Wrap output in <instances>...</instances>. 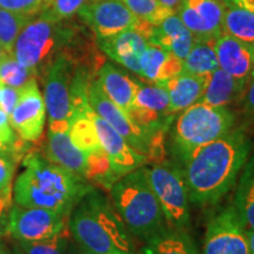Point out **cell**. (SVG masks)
Segmentation results:
<instances>
[{
	"label": "cell",
	"mask_w": 254,
	"mask_h": 254,
	"mask_svg": "<svg viewBox=\"0 0 254 254\" xmlns=\"http://www.w3.org/2000/svg\"><path fill=\"white\" fill-rule=\"evenodd\" d=\"M44 153V157L50 161L85 179L87 155L73 144L68 132H53L49 129Z\"/></svg>",
	"instance_id": "obj_21"
},
{
	"label": "cell",
	"mask_w": 254,
	"mask_h": 254,
	"mask_svg": "<svg viewBox=\"0 0 254 254\" xmlns=\"http://www.w3.org/2000/svg\"><path fill=\"white\" fill-rule=\"evenodd\" d=\"M247 84L219 67L208 75L205 92L199 101L211 106L227 107L243 100Z\"/></svg>",
	"instance_id": "obj_23"
},
{
	"label": "cell",
	"mask_w": 254,
	"mask_h": 254,
	"mask_svg": "<svg viewBox=\"0 0 254 254\" xmlns=\"http://www.w3.org/2000/svg\"><path fill=\"white\" fill-rule=\"evenodd\" d=\"M92 114H93V110H91L86 114L74 117L68 129L69 138L73 144L86 155L103 150L93 119H92Z\"/></svg>",
	"instance_id": "obj_29"
},
{
	"label": "cell",
	"mask_w": 254,
	"mask_h": 254,
	"mask_svg": "<svg viewBox=\"0 0 254 254\" xmlns=\"http://www.w3.org/2000/svg\"><path fill=\"white\" fill-rule=\"evenodd\" d=\"M84 38V30L71 19L57 20L38 14L19 34L11 55L36 73L37 80H41L49 66L60 55L84 60L80 57Z\"/></svg>",
	"instance_id": "obj_4"
},
{
	"label": "cell",
	"mask_w": 254,
	"mask_h": 254,
	"mask_svg": "<svg viewBox=\"0 0 254 254\" xmlns=\"http://www.w3.org/2000/svg\"><path fill=\"white\" fill-rule=\"evenodd\" d=\"M182 71L183 60L152 44H148L140 58V77L150 82H165Z\"/></svg>",
	"instance_id": "obj_25"
},
{
	"label": "cell",
	"mask_w": 254,
	"mask_h": 254,
	"mask_svg": "<svg viewBox=\"0 0 254 254\" xmlns=\"http://www.w3.org/2000/svg\"><path fill=\"white\" fill-rule=\"evenodd\" d=\"M20 160H23V157L12 145L0 151V192L12 189V180Z\"/></svg>",
	"instance_id": "obj_35"
},
{
	"label": "cell",
	"mask_w": 254,
	"mask_h": 254,
	"mask_svg": "<svg viewBox=\"0 0 254 254\" xmlns=\"http://www.w3.org/2000/svg\"><path fill=\"white\" fill-rule=\"evenodd\" d=\"M110 194L114 209L131 236L145 240L166 225L146 167L120 177L111 186Z\"/></svg>",
	"instance_id": "obj_5"
},
{
	"label": "cell",
	"mask_w": 254,
	"mask_h": 254,
	"mask_svg": "<svg viewBox=\"0 0 254 254\" xmlns=\"http://www.w3.org/2000/svg\"><path fill=\"white\" fill-rule=\"evenodd\" d=\"M123 1L136 18L151 25H159L167 17L174 14L173 11L165 7L159 0H123Z\"/></svg>",
	"instance_id": "obj_32"
},
{
	"label": "cell",
	"mask_w": 254,
	"mask_h": 254,
	"mask_svg": "<svg viewBox=\"0 0 254 254\" xmlns=\"http://www.w3.org/2000/svg\"><path fill=\"white\" fill-rule=\"evenodd\" d=\"M98 138L105 153L110 159L113 171L119 177L132 172L136 168L144 166L147 157L136 152L122 134H119L113 127L94 113L92 114Z\"/></svg>",
	"instance_id": "obj_17"
},
{
	"label": "cell",
	"mask_w": 254,
	"mask_h": 254,
	"mask_svg": "<svg viewBox=\"0 0 254 254\" xmlns=\"http://www.w3.org/2000/svg\"><path fill=\"white\" fill-rule=\"evenodd\" d=\"M225 1L254 13V0H225Z\"/></svg>",
	"instance_id": "obj_41"
},
{
	"label": "cell",
	"mask_w": 254,
	"mask_h": 254,
	"mask_svg": "<svg viewBox=\"0 0 254 254\" xmlns=\"http://www.w3.org/2000/svg\"><path fill=\"white\" fill-rule=\"evenodd\" d=\"M0 79L6 86L21 88L31 80L37 79V74L21 65L12 55H6L0 59Z\"/></svg>",
	"instance_id": "obj_31"
},
{
	"label": "cell",
	"mask_w": 254,
	"mask_h": 254,
	"mask_svg": "<svg viewBox=\"0 0 254 254\" xmlns=\"http://www.w3.org/2000/svg\"><path fill=\"white\" fill-rule=\"evenodd\" d=\"M146 171L167 225L179 228L189 226L190 201L179 166L174 163H159L146 167Z\"/></svg>",
	"instance_id": "obj_8"
},
{
	"label": "cell",
	"mask_w": 254,
	"mask_h": 254,
	"mask_svg": "<svg viewBox=\"0 0 254 254\" xmlns=\"http://www.w3.org/2000/svg\"><path fill=\"white\" fill-rule=\"evenodd\" d=\"M95 79L109 99L128 116L138 91L139 81H135L111 63L101 65L97 71Z\"/></svg>",
	"instance_id": "obj_20"
},
{
	"label": "cell",
	"mask_w": 254,
	"mask_h": 254,
	"mask_svg": "<svg viewBox=\"0 0 254 254\" xmlns=\"http://www.w3.org/2000/svg\"><path fill=\"white\" fill-rule=\"evenodd\" d=\"M68 243L69 238L65 231L59 236L50 239L31 241V243L17 241L15 245L24 254H66Z\"/></svg>",
	"instance_id": "obj_33"
},
{
	"label": "cell",
	"mask_w": 254,
	"mask_h": 254,
	"mask_svg": "<svg viewBox=\"0 0 254 254\" xmlns=\"http://www.w3.org/2000/svg\"><path fill=\"white\" fill-rule=\"evenodd\" d=\"M254 77V49H253V71H252V75H251V78Z\"/></svg>",
	"instance_id": "obj_51"
},
{
	"label": "cell",
	"mask_w": 254,
	"mask_h": 254,
	"mask_svg": "<svg viewBox=\"0 0 254 254\" xmlns=\"http://www.w3.org/2000/svg\"><path fill=\"white\" fill-rule=\"evenodd\" d=\"M81 252H82V254H100V253H93V252H88V251H85V250H82V249H81Z\"/></svg>",
	"instance_id": "obj_49"
},
{
	"label": "cell",
	"mask_w": 254,
	"mask_h": 254,
	"mask_svg": "<svg viewBox=\"0 0 254 254\" xmlns=\"http://www.w3.org/2000/svg\"><path fill=\"white\" fill-rule=\"evenodd\" d=\"M236 114L228 107L198 103L182 111L171 128L170 152L173 163L182 166L193 152L217 140L234 128Z\"/></svg>",
	"instance_id": "obj_6"
},
{
	"label": "cell",
	"mask_w": 254,
	"mask_h": 254,
	"mask_svg": "<svg viewBox=\"0 0 254 254\" xmlns=\"http://www.w3.org/2000/svg\"><path fill=\"white\" fill-rule=\"evenodd\" d=\"M13 251H14V253H15V254H24L23 252H21L20 250H19V247H18L17 245H15V244L13 245Z\"/></svg>",
	"instance_id": "obj_47"
},
{
	"label": "cell",
	"mask_w": 254,
	"mask_h": 254,
	"mask_svg": "<svg viewBox=\"0 0 254 254\" xmlns=\"http://www.w3.org/2000/svg\"><path fill=\"white\" fill-rule=\"evenodd\" d=\"M6 55H8V53H6V51L2 49L1 44H0V59H2Z\"/></svg>",
	"instance_id": "obj_46"
},
{
	"label": "cell",
	"mask_w": 254,
	"mask_h": 254,
	"mask_svg": "<svg viewBox=\"0 0 254 254\" xmlns=\"http://www.w3.org/2000/svg\"><path fill=\"white\" fill-rule=\"evenodd\" d=\"M207 81L208 75L201 77L182 71L179 74L163 82L168 92L171 112L178 114L198 103L204 94Z\"/></svg>",
	"instance_id": "obj_22"
},
{
	"label": "cell",
	"mask_w": 254,
	"mask_h": 254,
	"mask_svg": "<svg viewBox=\"0 0 254 254\" xmlns=\"http://www.w3.org/2000/svg\"><path fill=\"white\" fill-rule=\"evenodd\" d=\"M243 106L246 114L254 119V77L250 79L243 98Z\"/></svg>",
	"instance_id": "obj_40"
},
{
	"label": "cell",
	"mask_w": 254,
	"mask_h": 254,
	"mask_svg": "<svg viewBox=\"0 0 254 254\" xmlns=\"http://www.w3.org/2000/svg\"><path fill=\"white\" fill-rule=\"evenodd\" d=\"M159 1H160L165 7H167L168 9H171V11H173L174 13H177L178 8H179L183 0H159Z\"/></svg>",
	"instance_id": "obj_42"
},
{
	"label": "cell",
	"mask_w": 254,
	"mask_h": 254,
	"mask_svg": "<svg viewBox=\"0 0 254 254\" xmlns=\"http://www.w3.org/2000/svg\"><path fill=\"white\" fill-rule=\"evenodd\" d=\"M77 15L90 28L95 39H104L119 32L136 28L141 23L123 0H92L79 9Z\"/></svg>",
	"instance_id": "obj_11"
},
{
	"label": "cell",
	"mask_w": 254,
	"mask_h": 254,
	"mask_svg": "<svg viewBox=\"0 0 254 254\" xmlns=\"http://www.w3.org/2000/svg\"><path fill=\"white\" fill-rule=\"evenodd\" d=\"M36 15H27L0 8V44L6 53L11 55L15 40Z\"/></svg>",
	"instance_id": "obj_30"
},
{
	"label": "cell",
	"mask_w": 254,
	"mask_h": 254,
	"mask_svg": "<svg viewBox=\"0 0 254 254\" xmlns=\"http://www.w3.org/2000/svg\"><path fill=\"white\" fill-rule=\"evenodd\" d=\"M214 41H195L189 55L183 60V72L206 77L219 68Z\"/></svg>",
	"instance_id": "obj_28"
},
{
	"label": "cell",
	"mask_w": 254,
	"mask_h": 254,
	"mask_svg": "<svg viewBox=\"0 0 254 254\" xmlns=\"http://www.w3.org/2000/svg\"><path fill=\"white\" fill-rule=\"evenodd\" d=\"M4 86H5V84L2 82L1 79H0V95H1V92H2V90H4Z\"/></svg>",
	"instance_id": "obj_48"
},
{
	"label": "cell",
	"mask_w": 254,
	"mask_h": 254,
	"mask_svg": "<svg viewBox=\"0 0 254 254\" xmlns=\"http://www.w3.org/2000/svg\"><path fill=\"white\" fill-rule=\"evenodd\" d=\"M142 254H199L194 241L184 228L165 225L145 239Z\"/></svg>",
	"instance_id": "obj_24"
},
{
	"label": "cell",
	"mask_w": 254,
	"mask_h": 254,
	"mask_svg": "<svg viewBox=\"0 0 254 254\" xmlns=\"http://www.w3.org/2000/svg\"><path fill=\"white\" fill-rule=\"evenodd\" d=\"M19 138L9 123L8 114L0 107V141L4 145H12Z\"/></svg>",
	"instance_id": "obj_38"
},
{
	"label": "cell",
	"mask_w": 254,
	"mask_h": 254,
	"mask_svg": "<svg viewBox=\"0 0 254 254\" xmlns=\"http://www.w3.org/2000/svg\"><path fill=\"white\" fill-rule=\"evenodd\" d=\"M252 148V139L239 127L193 152L179 166L190 201L199 206L219 202L234 186Z\"/></svg>",
	"instance_id": "obj_1"
},
{
	"label": "cell",
	"mask_w": 254,
	"mask_h": 254,
	"mask_svg": "<svg viewBox=\"0 0 254 254\" xmlns=\"http://www.w3.org/2000/svg\"><path fill=\"white\" fill-rule=\"evenodd\" d=\"M225 0H183L177 14L196 41H214L221 36Z\"/></svg>",
	"instance_id": "obj_15"
},
{
	"label": "cell",
	"mask_w": 254,
	"mask_h": 254,
	"mask_svg": "<svg viewBox=\"0 0 254 254\" xmlns=\"http://www.w3.org/2000/svg\"><path fill=\"white\" fill-rule=\"evenodd\" d=\"M67 217L51 209L24 207L14 204L11 209L8 234L15 241H40L66 231Z\"/></svg>",
	"instance_id": "obj_10"
},
{
	"label": "cell",
	"mask_w": 254,
	"mask_h": 254,
	"mask_svg": "<svg viewBox=\"0 0 254 254\" xmlns=\"http://www.w3.org/2000/svg\"><path fill=\"white\" fill-rule=\"evenodd\" d=\"M88 103L94 113L122 134L136 152L146 157L151 154V139L131 122L122 109L109 99L95 78L92 79L88 87Z\"/></svg>",
	"instance_id": "obj_13"
},
{
	"label": "cell",
	"mask_w": 254,
	"mask_h": 254,
	"mask_svg": "<svg viewBox=\"0 0 254 254\" xmlns=\"http://www.w3.org/2000/svg\"><path fill=\"white\" fill-rule=\"evenodd\" d=\"M219 67L241 81L249 82L253 71V49L222 33L213 43Z\"/></svg>",
	"instance_id": "obj_19"
},
{
	"label": "cell",
	"mask_w": 254,
	"mask_h": 254,
	"mask_svg": "<svg viewBox=\"0 0 254 254\" xmlns=\"http://www.w3.org/2000/svg\"><path fill=\"white\" fill-rule=\"evenodd\" d=\"M12 206V189L0 192V240L8 234Z\"/></svg>",
	"instance_id": "obj_37"
},
{
	"label": "cell",
	"mask_w": 254,
	"mask_h": 254,
	"mask_svg": "<svg viewBox=\"0 0 254 254\" xmlns=\"http://www.w3.org/2000/svg\"><path fill=\"white\" fill-rule=\"evenodd\" d=\"M23 167L12 192L15 204L24 207L51 209L68 218L82 196L93 189L86 179L37 152L25 155Z\"/></svg>",
	"instance_id": "obj_2"
},
{
	"label": "cell",
	"mask_w": 254,
	"mask_h": 254,
	"mask_svg": "<svg viewBox=\"0 0 254 254\" xmlns=\"http://www.w3.org/2000/svg\"><path fill=\"white\" fill-rule=\"evenodd\" d=\"M97 45L109 58L140 77V58L148 45L140 32L129 28L112 37L97 39Z\"/></svg>",
	"instance_id": "obj_18"
},
{
	"label": "cell",
	"mask_w": 254,
	"mask_h": 254,
	"mask_svg": "<svg viewBox=\"0 0 254 254\" xmlns=\"http://www.w3.org/2000/svg\"><path fill=\"white\" fill-rule=\"evenodd\" d=\"M173 116L170 110L168 92L163 82H139L133 106L127 117L151 139L152 146L157 141V136L171 126Z\"/></svg>",
	"instance_id": "obj_9"
},
{
	"label": "cell",
	"mask_w": 254,
	"mask_h": 254,
	"mask_svg": "<svg viewBox=\"0 0 254 254\" xmlns=\"http://www.w3.org/2000/svg\"><path fill=\"white\" fill-rule=\"evenodd\" d=\"M19 94H20V88H14L11 86H4V90L0 95V107L5 111L8 117L11 116L15 104H17Z\"/></svg>",
	"instance_id": "obj_39"
},
{
	"label": "cell",
	"mask_w": 254,
	"mask_h": 254,
	"mask_svg": "<svg viewBox=\"0 0 254 254\" xmlns=\"http://www.w3.org/2000/svg\"><path fill=\"white\" fill-rule=\"evenodd\" d=\"M43 0H0V8L27 15L39 14Z\"/></svg>",
	"instance_id": "obj_36"
},
{
	"label": "cell",
	"mask_w": 254,
	"mask_h": 254,
	"mask_svg": "<svg viewBox=\"0 0 254 254\" xmlns=\"http://www.w3.org/2000/svg\"><path fill=\"white\" fill-rule=\"evenodd\" d=\"M69 233L80 249L100 254H135L131 233L112 202L94 187L68 215Z\"/></svg>",
	"instance_id": "obj_3"
},
{
	"label": "cell",
	"mask_w": 254,
	"mask_h": 254,
	"mask_svg": "<svg viewBox=\"0 0 254 254\" xmlns=\"http://www.w3.org/2000/svg\"><path fill=\"white\" fill-rule=\"evenodd\" d=\"M0 254H15L13 251V247L9 249L2 240H0Z\"/></svg>",
	"instance_id": "obj_45"
},
{
	"label": "cell",
	"mask_w": 254,
	"mask_h": 254,
	"mask_svg": "<svg viewBox=\"0 0 254 254\" xmlns=\"http://www.w3.org/2000/svg\"><path fill=\"white\" fill-rule=\"evenodd\" d=\"M78 63L80 62L69 55H60L41 78L50 131L68 132L72 119V79Z\"/></svg>",
	"instance_id": "obj_7"
},
{
	"label": "cell",
	"mask_w": 254,
	"mask_h": 254,
	"mask_svg": "<svg viewBox=\"0 0 254 254\" xmlns=\"http://www.w3.org/2000/svg\"><path fill=\"white\" fill-rule=\"evenodd\" d=\"M92 0H43L39 14L57 20L72 19L82 6Z\"/></svg>",
	"instance_id": "obj_34"
},
{
	"label": "cell",
	"mask_w": 254,
	"mask_h": 254,
	"mask_svg": "<svg viewBox=\"0 0 254 254\" xmlns=\"http://www.w3.org/2000/svg\"><path fill=\"white\" fill-rule=\"evenodd\" d=\"M66 254H82V252H81L80 247L75 244V241L73 243V241L69 240L67 250H66Z\"/></svg>",
	"instance_id": "obj_43"
},
{
	"label": "cell",
	"mask_w": 254,
	"mask_h": 254,
	"mask_svg": "<svg viewBox=\"0 0 254 254\" xmlns=\"http://www.w3.org/2000/svg\"><path fill=\"white\" fill-rule=\"evenodd\" d=\"M6 146H7V145H4V144H2L1 141H0V151H2V150H4V148L6 147Z\"/></svg>",
	"instance_id": "obj_50"
},
{
	"label": "cell",
	"mask_w": 254,
	"mask_h": 254,
	"mask_svg": "<svg viewBox=\"0 0 254 254\" xmlns=\"http://www.w3.org/2000/svg\"><path fill=\"white\" fill-rule=\"evenodd\" d=\"M135 30L140 32L148 44L168 51L180 60L185 59L196 41L177 13L167 17L159 25L141 21Z\"/></svg>",
	"instance_id": "obj_16"
},
{
	"label": "cell",
	"mask_w": 254,
	"mask_h": 254,
	"mask_svg": "<svg viewBox=\"0 0 254 254\" xmlns=\"http://www.w3.org/2000/svg\"><path fill=\"white\" fill-rule=\"evenodd\" d=\"M222 32L254 49V13L226 2Z\"/></svg>",
	"instance_id": "obj_27"
},
{
	"label": "cell",
	"mask_w": 254,
	"mask_h": 254,
	"mask_svg": "<svg viewBox=\"0 0 254 254\" xmlns=\"http://www.w3.org/2000/svg\"><path fill=\"white\" fill-rule=\"evenodd\" d=\"M247 241H249L250 254H254V230H247Z\"/></svg>",
	"instance_id": "obj_44"
},
{
	"label": "cell",
	"mask_w": 254,
	"mask_h": 254,
	"mask_svg": "<svg viewBox=\"0 0 254 254\" xmlns=\"http://www.w3.org/2000/svg\"><path fill=\"white\" fill-rule=\"evenodd\" d=\"M233 206L245 230H254V151L243 168Z\"/></svg>",
	"instance_id": "obj_26"
},
{
	"label": "cell",
	"mask_w": 254,
	"mask_h": 254,
	"mask_svg": "<svg viewBox=\"0 0 254 254\" xmlns=\"http://www.w3.org/2000/svg\"><path fill=\"white\" fill-rule=\"evenodd\" d=\"M9 123L23 140L34 142L40 139L46 123V106L37 79L20 88L18 101L9 116Z\"/></svg>",
	"instance_id": "obj_14"
},
{
	"label": "cell",
	"mask_w": 254,
	"mask_h": 254,
	"mask_svg": "<svg viewBox=\"0 0 254 254\" xmlns=\"http://www.w3.org/2000/svg\"><path fill=\"white\" fill-rule=\"evenodd\" d=\"M204 254H250L246 230L233 205L209 219L204 238Z\"/></svg>",
	"instance_id": "obj_12"
}]
</instances>
